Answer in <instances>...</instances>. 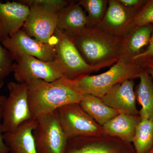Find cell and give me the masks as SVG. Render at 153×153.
I'll return each mask as SVG.
<instances>
[{
    "label": "cell",
    "mask_w": 153,
    "mask_h": 153,
    "mask_svg": "<svg viewBox=\"0 0 153 153\" xmlns=\"http://www.w3.org/2000/svg\"><path fill=\"white\" fill-rule=\"evenodd\" d=\"M139 61L143 67L147 69H153V57L136 60Z\"/></svg>",
    "instance_id": "f1b7e54d"
},
{
    "label": "cell",
    "mask_w": 153,
    "mask_h": 153,
    "mask_svg": "<svg viewBox=\"0 0 153 153\" xmlns=\"http://www.w3.org/2000/svg\"><path fill=\"white\" fill-rule=\"evenodd\" d=\"M6 97L3 95H0V102H2L6 98Z\"/></svg>",
    "instance_id": "4dcf8cb0"
},
{
    "label": "cell",
    "mask_w": 153,
    "mask_h": 153,
    "mask_svg": "<svg viewBox=\"0 0 153 153\" xmlns=\"http://www.w3.org/2000/svg\"><path fill=\"white\" fill-rule=\"evenodd\" d=\"M153 31V25L134 27L123 38L120 58L131 61L149 44Z\"/></svg>",
    "instance_id": "ac0fdd59"
},
{
    "label": "cell",
    "mask_w": 153,
    "mask_h": 153,
    "mask_svg": "<svg viewBox=\"0 0 153 153\" xmlns=\"http://www.w3.org/2000/svg\"><path fill=\"white\" fill-rule=\"evenodd\" d=\"M30 12L22 29L29 36L42 43L50 42L57 28V13L37 5L30 6Z\"/></svg>",
    "instance_id": "8fae6325"
},
{
    "label": "cell",
    "mask_w": 153,
    "mask_h": 153,
    "mask_svg": "<svg viewBox=\"0 0 153 153\" xmlns=\"http://www.w3.org/2000/svg\"><path fill=\"white\" fill-rule=\"evenodd\" d=\"M1 102H0V153H9L10 150L4 142L3 138V134H2V111Z\"/></svg>",
    "instance_id": "83f0119b"
},
{
    "label": "cell",
    "mask_w": 153,
    "mask_h": 153,
    "mask_svg": "<svg viewBox=\"0 0 153 153\" xmlns=\"http://www.w3.org/2000/svg\"><path fill=\"white\" fill-rule=\"evenodd\" d=\"M118 1L126 7L137 13L147 1L144 0H118Z\"/></svg>",
    "instance_id": "484cf974"
},
{
    "label": "cell",
    "mask_w": 153,
    "mask_h": 153,
    "mask_svg": "<svg viewBox=\"0 0 153 153\" xmlns=\"http://www.w3.org/2000/svg\"><path fill=\"white\" fill-rule=\"evenodd\" d=\"M25 84L30 110L35 119L64 105L79 103L84 95L77 89L74 80L65 76L52 82L33 79Z\"/></svg>",
    "instance_id": "6da1fadb"
},
{
    "label": "cell",
    "mask_w": 153,
    "mask_h": 153,
    "mask_svg": "<svg viewBox=\"0 0 153 153\" xmlns=\"http://www.w3.org/2000/svg\"><path fill=\"white\" fill-rule=\"evenodd\" d=\"M87 15L88 27H97L106 13L108 0H80L78 1Z\"/></svg>",
    "instance_id": "7402d4cb"
},
{
    "label": "cell",
    "mask_w": 153,
    "mask_h": 153,
    "mask_svg": "<svg viewBox=\"0 0 153 153\" xmlns=\"http://www.w3.org/2000/svg\"><path fill=\"white\" fill-rule=\"evenodd\" d=\"M86 13L78 1H71L57 14V28L66 35H71L88 27Z\"/></svg>",
    "instance_id": "2e32d148"
},
{
    "label": "cell",
    "mask_w": 153,
    "mask_h": 153,
    "mask_svg": "<svg viewBox=\"0 0 153 153\" xmlns=\"http://www.w3.org/2000/svg\"><path fill=\"white\" fill-rule=\"evenodd\" d=\"M149 153H153V147L152 149V150Z\"/></svg>",
    "instance_id": "1f68e13d"
},
{
    "label": "cell",
    "mask_w": 153,
    "mask_h": 153,
    "mask_svg": "<svg viewBox=\"0 0 153 153\" xmlns=\"http://www.w3.org/2000/svg\"><path fill=\"white\" fill-rule=\"evenodd\" d=\"M14 61L11 53L0 42V89L4 85L7 77L13 72Z\"/></svg>",
    "instance_id": "603a6c76"
},
{
    "label": "cell",
    "mask_w": 153,
    "mask_h": 153,
    "mask_svg": "<svg viewBox=\"0 0 153 153\" xmlns=\"http://www.w3.org/2000/svg\"><path fill=\"white\" fill-rule=\"evenodd\" d=\"M141 120L139 115L119 114L102 126L103 134L131 143Z\"/></svg>",
    "instance_id": "e0dca14e"
},
{
    "label": "cell",
    "mask_w": 153,
    "mask_h": 153,
    "mask_svg": "<svg viewBox=\"0 0 153 153\" xmlns=\"http://www.w3.org/2000/svg\"><path fill=\"white\" fill-rule=\"evenodd\" d=\"M79 104L83 110L102 127L119 114L115 110L105 104L101 98L91 94H84Z\"/></svg>",
    "instance_id": "ffe728a7"
},
{
    "label": "cell",
    "mask_w": 153,
    "mask_h": 153,
    "mask_svg": "<svg viewBox=\"0 0 153 153\" xmlns=\"http://www.w3.org/2000/svg\"><path fill=\"white\" fill-rule=\"evenodd\" d=\"M148 45L149 46L147 49L134 57L133 60H142L145 58L153 57V31Z\"/></svg>",
    "instance_id": "4316f807"
},
{
    "label": "cell",
    "mask_w": 153,
    "mask_h": 153,
    "mask_svg": "<svg viewBox=\"0 0 153 153\" xmlns=\"http://www.w3.org/2000/svg\"><path fill=\"white\" fill-rule=\"evenodd\" d=\"M30 8L19 1H0V42L1 43L22 29Z\"/></svg>",
    "instance_id": "4fadbf2b"
},
{
    "label": "cell",
    "mask_w": 153,
    "mask_h": 153,
    "mask_svg": "<svg viewBox=\"0 0 153 153\" xmlns=\"http://www.w3.org/2000/svg\"><path fill=\"white\" fill-rule=\"evenodd\" d=\"M140 82L134 88L137 102L141 105V119L153 118V81L146 68L143 67L139 76Z\"/></svg>",
    "instance_id": "d6986e66"
},
{
    "label": "cell",
    "mask_w": 153,
    "mask_h": 153,
    "mask_svg": "<svg viewBox=\"0 0 153 153\" xmlns=\"http://www.w3.org/2000/svg\"><path fill=\"white\" fill-rule=\"evenodd\" d=\"M9 94L1 102L2 133L14 132L25 122L34 119L28 100L25 83H7Z\"/></svg>",
    "instance_id": "277c9868"
},
{
    "label": "cell",
    "mask_w": 153,
    "mask_h": 153,
    "mask_svg": "<svg viewBox=\"0 0 153 153\" xmlns=\"http://www.w3.org/2000/svg\"><path fill=\"white\" fill-rule=\"evenodd\" d=\"M57 112L60 125L68 140L78 137L103 134L102 127L83 110L79 103L61 107Z\"/></svg>",
    "instance_id": "52a82bcc"
},
{
    "label": "cell",
    "mask_w": 153,
    "mask_h": 153,
    "mask_svg": "<svg viewBox=\"0 0 153 153\" xmlns=\"http://www.w3.org/2000/svg\"><path fill=\"white\" fill-rule=\"evenodd\" d=\"M19 1L29 7L33 5L42 6L57 13L71 1L66 0H19Z\"/></svg>",
    "instance_id": "d4e9b609"
},
{
    "label": "cell",
    "mask_w": 153,
    "mask_h": 153,
    "mask_svg": "<svg viewBox=\"0 0 153 153\" xmlns=\"http://www.w3.org/2000/svg\"><path fill=\"white\" fill-rule=\"evenodd\" d=\"M133 23L134 27L153 25V0L147 1L134 17Z\"/></svg>",
    "instance_id": "cb8c5ba5"
},
{
    "label": "cell",
    "mask_w": 153,
    "mask_h": 153,
    "mask_svg": "<svg viewBox=\"0 0 153 153\" xmlns=\"http://www.w3.org/2000/svg\"><path fill=\"white\" fill-rule=\"evenodd\" d=\"M15 61L13 72L15 79L19 83H26L33 79L52 82L64 76L63 66L56 59L45 61L23 55Z\"/></svg>",
    "instance_id": "ba28073f"
},
{
    "label": "cell",
    "mask_w": 153,
    "mask_h": 153,
    "mask_svg": "<svg viewBox=\"0 0 153 153\" xmlns=\"http://www.w3.org/2000/svg\"><path fill=\"white\" fill-rule=\"evenodd\" d=\"M143 67L139 61L120 58L108 71L97 75H88L74 80L83 94H91L101 98L115 85L126 80L138 78Z\"/></svg>",
    "instance_id": "3957f363"
},
{
    "label": "cell",
    "mask_w": 153,
    "mask_h": 153,
    "mask_svg": "<svg viewBox=\"0 0 153 153\" xmlns=\"http://www.w3.org/2000/svg\"><path fill=\"white\" fill-rule=\"evenodd\" d=\"M55 36L49 43H42L30 37L22 29L1 42L11 53L14 61L23 55L35 57L43 61L55 60L56 57Z\"/></svg>",
    "instance_id": "9c48e42d"
},
{
    "label": "cell",
    "mask_w": 153,
    "mask_h": 153,
    "mask_svg": "<svg viewBox=\"0 0 153 153\" xmlns=\"http://www.w3.org/2000/svg\"><path fill=\"white\" fill-rule=\"evenodd\" d=\"M147 69V68H146ZM148 70V72L150 74L151 76H152V79H153V69H147Z\"/></svg>",
    "instance_id": "f546056e"
},
{
    "label": "cell",
    "mask_w": 153,
    "mask_h": 153,
    "mask_svg": "<svg viewBox=\"0 0 153 153\" xmlns=\"http://www.w3.org/2000/svg\"><path fill=\"white\" fill-rule=\"evenodd\" d=\"M134 79H128L115 85L102 97L105 104L119 114L139 115L137 107Z\"/></svg>",
    "instance_id": "5bb4252c"
},
{
    "label": "cell",
    "mask_w": 153,
    "mask_h": 153,
    "mask_svg": "<svg viewBox=\"0 0 153 153\" xmlns=\"http://www.w3.org/2000/svg\"><path fill=\"white\" fill-rule=\"evenodd\" d=\"M135 153H149L153 147V118L141 120L132 141Z\"/></svg>",
    "instance_id": "44dd1931"
},
{
    "label": "cell",
    "mask_w": 153,
    "mask_h": 153,
    "mask_svg": "<svg viewBox=\"0 0 153 153\" xmlns=\"http://www.w3.org/2000/svg\"><path fill=\"white\" fill-rule=\"evenodd\" d=\"M137 13L125 7L118 0H109L104 18L97 27L115 37L124 38L134 27Z\"/></svg>",
    "instance_id": "7c38bea8"
},
{
    "label": "cell",
    "mask_w": 153,
    "mask_h": 153,
    "mask_svg": "<svg viewBox=\"0 0 153 153\" xmlns=\"http://www.w3.org/2000/svg\"><path fill=\"white\" fill-rule=\"evenodd\" d=\"M36 120L25 122L14 132L3 134L4 142L11 153H37L33 136Z\"/></svg>",
    "instance_id": "9a60e30c"
},
{
    "label": "cell",
    "mask_w": 153,
    "mask_h": 153,
    "mask_svg": "<svg viewBox=\"0 0 153 153\" xmlns=\"http://www.w3.org/2000/svg\"><path fill=\"white\" fill-rule=\"evenodd\" d=\"M55 38L56 57L63 66L64 76L75 80L104 68L102 66H93L86 63L80 55L71 38L56 28Z\"/></svg>",
    "instance_id": "5b68a950"
},
{
    "label": "cell",
    "mask_w": 153,
    "mask_h": 153,
    "mask_svg": "<svg viewBox=\"0 0 153 153\" xmlns=\"http://www.w3.org/2000/svg\"><path fill=\"white\" fill-rule=\"evenodd\" d=\"M64 153H135L132 143L104 134L69 140Z\"/></svg>",
    "instance_id": "30bf717a"
},
{
    "label": "cell",
    "mask_w": 153,
    "mask_h": 153,
    "mask_svg": "<svg viewBox=\"0 0 153 153\" xmlns=\"http://www.w3.org/2000/svg\"><path fill=\"white\" fill-rule=\"evenodd\" d=\"M36 120L33 133L37 153H64L68 140L60 125L57 110Z\"/></svg>",
    "instance_id": "8992f818"
},
{
    "label": "cell",
    "mask_w": 153,
    "mask_h": 153,
    "mask_svg": "<svg viewBox=\"0 0 153 153\" xmlns=\"http://www.w3.org/2000/svg\"><path fill=\"white\" fill-rule=\"evenodd\" d=\"M67 35L86 63L91 66L105 68L112 66L120 58L123 38L113 36L98 27L88 26Z\"/></svg>",
    "instance_id": "7a4b0ae2"
}]
</instances>
